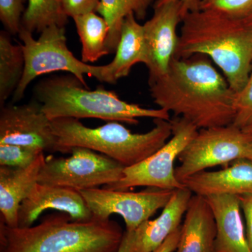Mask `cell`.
<instances>
[{"label": "cell", "mask_w": 252, "mask_h": 252, "mask_svg": "<svg viewBox=\"0 0 252 252\" xmlns=\"http://www.w3.org/2000/svg\"><path fill=\"white\" fill-rule=\"evenodd\" d=\"M149 86L154 103L198 129L234 122L236 93L207 56L174 57L167 72Z\"/></svg>", "instance_id": "cell-1"}, {"label": "cell", "mask_w": 252, "mask_h": 252, "mask_svg": "<svg viewBox=\"0 0 252 252\" xmlns=\"http://www.w3.org/2000/svg\"><path fill=\"white\" fill-rule=\"evenodd\" d=\"M175 57L203 55L220 68L235 91L242 90L252 67V27L248 18L233 19L215 11H187Z\"/></svg>", "instance_id": "cell-2"}, {"label": "cell", "mask_w": 252, "mask_h": 252, "mask_svg": "<svg viewBox=\"0 0 252 252\" xmlns=\"http://www.w3.org/2000/svg\"><path fill=\"white\" fill-rule=\"evenodd\" d=\"M124 234L114 220L79 221L63 212L29 228L0 225L1 252H117Z\"/></svg>", "instance_id": "cell-3"}, {"label": "cell", "mask_w": 252, "mask_h": 252, "mask_svg": "<svg viewBox=\"0 0 252 252\" xmlns=\"http://www.w3.org/2000/svg\"><path fill=\"white\" fill-rule=\"evenodd\" d=\"M35 99L50 120L59 118L98 119L109 122L139 124L140 118L170 121L165 109H149L123 100L114 91L99 86L86 88L72 74L53 76L39 81L34 89Z\"/></svg>", "instance_id": "cell-4"}, {"label": "cell", "mask_w": 252, "mask_h": 252, "mask_svg": "<svg viewBox=\"0 0 252 252\" xmlns=\"http://www.w3.org/2000/svg\"><path fill=\"white\" fill-rule=\"evenodd\" d=\"M154 122L153 128L144 133L131 132L118 122L89 127L74 118L54 119L51 126L56 136V152L70 153L75 147H84L104 154L127 167L145 160L171 137V121L155 119Z\"/></svg>", "instance_id": "cell-5"}, {"label": "cell", "mask_w": 252, "mask_h": 252, "mask_svg": "<svg viewBox=\"0 0 252 252\" xmlns=\"http://www.w3.org/2000/svg\"><path fill=\"white\" fill-rule=\"evenodd\" d=\"M21 41L25 56V69L22 79L13 94V101L17 102L24 97L28 86L36 77L56 72H67L77 78L89 88L85 75L105 82L107 67L94 66L79 60L68 49L65 27L54 26L46 28L37 39L32 33L21 28L18 34Z\"/></svg>", "instance_id": "cell-6"}, {"label": "cell", "mask_w": 252, "mask_h": 252, "mask_svg": "<svg viewBox=\"0 0 252 252\" xmlns=\"http://www.w3.org/2000/svg\"><path fill=\"white\" fill-rule=\"evenodd\" d=\"M252 134L232 125L199 129L179 156L175 175L181 183L190 176L215 166H228L245 158Z\"/></svg>", "instance_id": "cell-7"}, {"label": "cell", "mask_w": 252, "mask_h": 252, "mask_svg": "<svg viewBox=\"0 0 252 252\" xmlns=\"http://www.w3.org/2000/svg\"><path fill=\"white\" fill-rule=\"evenodd\" d=\"M171 138L158 151L132 166L125 167L120 180L104 186L109 190H127L137 187L176 190L185 187L175 175V160L199 129L185 118L171 119Z\"/></svg>", "instance_id": "cell-8"}, {"label": "cell", "mask_w": 252, "mask_h": 252, "mask_svg": "<svg viewBox=\"0 0 252 252\" xmlns=\"http://www.w3.org/2000/svg\"><path fill=\"white\" fill-rule=\"evenodd\" d=\"M67 158L46 159L38 183L80 190L115 183L122 178L126 167L104 154L75 147Z\"/></svg>", "instance_id": "cell-9"}, {"label": "cell", "mask_w": 252, "mask_h": 252, "mask_svg": "<svg viewBox=\"0 0 252 252\" xmlns=\"http://www.w3.org/2000/svg\"><path fill=\"white\" fill-rule=\"evenodd\" d=\"M175 190L147 187L140 192L91 189L80 190L93 219L110 220L112 215L122 216L127 231H135L143 222L163 209Z\"/></svg>", "instance_id": "cell-10"}, {"label": "cell", "mask_w": 252, "mask_h": 252, "mask_svg": "<svg viewBox=\"0 0 252 252\" xmlns=\"http://www.w3.org/2000/svg\"><path fill=\"white\" fill-rule=\"evenodd\" d=\"M154 9L153 16L143 25L149 84L167 72L178 46L177 26L188 11L182 0L154 3Z\"/></svg>", "instance_id": "cell-11"}, {"label": "cell", "mask_w": 252, "mask_h": 252, "mask_svg": "<svg viewBox=\"0 0 252 252\" xmlns=\"http://www.w3.org/2000/svg\"><path fill=\"white\" fill-rule=\"evenodd\" d=\"M0 144H16L44 152H56V139L51 120L36 99L21 105L1 107Z\"/></svg>", "instance_id": "cell-12"}, {"label": "cell", "mask_w": 252, "mask_h": 252, "mask_svg": "<svg viewBox=\"0 0 252 252\" xmlns=\"http://www.w3.org/2000/svg\"><path fill=\"white\" fill-rule=\"evenodd\" d=\"M47 210L67 214L74 220H93L92 212L80 191L67 187L37 183L21 203L18 228H29Z\"/></svg>", "instance_id": "cell-13"}, {"label": "cell", "mask_w": 252, "mask_h": 252, "mask_svg": "<svg viewBox=\"0 0 252 252\" xmlns=\"http://www.w3.org/2000/svg\"><path fill=\"white\" fill-rule=\"evenodd\" d=\"M182 185L195 195L207 197L212 195H252V162L240 158L222 170L203 171L190 176Z\"/></svg>", "instance_id": "cell-14"}, {"label": "cell", "mask_w": 252, "mask_h": 252, "mask_svg": "<svg viewBox=\"0 0 252 252\" xmlns=\"http://www.w3.org/2000/svg\"><path fill=\"white\" fill-rule=\"evenodd\" d=\"M45 160L42 154L26 167L0 166V212L6 226L18 228L20 205L38 183Z\"/></svg>", "instance_id": "cell-15"}, {"label": "cell", "mask_w": 252, "mask_h": 252, "mask_svg": "<svg viewBox=\"0 0 252 252\" xmlns=\"http://www.w3.org/2000/svg\"><path fill=\"white\" fill-rule=\"evenodd\" d=\"M216 223L215 252H252L249 247L238 195H212L205 197Z\"/></svg>", "instance_id": "cell-16"}, {"label": "cell", "mask_w": 252, "mask_h": 252, "mask_svg": "<svg viewBox=\"0 0 252 252\" xmlns=\"http://www.w3.org/2000/svg\"><path fill=\"white\" fill-rule=\"evenodd\" d=\"M193 194L185 187L174 190L160 216L146 220L135 230V252L154 251L180 227Z\"/></svg>", "instance_id": "cell-17"}, {"label": "cell", "mask_w": 252, "mask_h": 252, "mask_svg": "<svg viewBox=\"0 0 252 252\" xmlns=\"http://www.w3.org/2000/svg\"><path fill=\"white\" fill-rule=\"evenodd\" d=\"M217 228L206 198L193 195L186 212L175 252H215Z\"/></svg>", "instance_id": "cell-18"}, {"label": "cell", "mask_w": 252, "mask_h": 252, "mask_svg": "<svg viewBox=\"0 0 252 252\" xmlns=\"http://www.w3.org/2000/svg\"><path fill=\"white\" fill-rule=\"evenodd\" d=\"M112 62L107 65L106 83L115 84L119 79L127 77L131 69L138 63L146 64L147 47L143 25L137 21L134 14H129L123 23L120 41Z\"/></svg>", "instance_id": "cell-19"}, {"label": "cell", "mask_w": 252, "mask_h": 252, "mask_svg": "<svg viewBox=\"0 0 252 252\" xmlns=\"http://www.w3.org/2000/svg\"><path fill=\"white\" fill-rule=\"evenodd\" d=\"M81 43V61L94 63L110 54L107 47L109 28L102 16L95 12L73 18Z\"/></svg>", "instance_id": "cell-20"}, {"label": "cell", "mask_w": 252, "mask_h": 252, "mask_svg": "<svg viewBox=\"0 0 252 252\" xmlns=\"http://www.w3.org/2000/svg\"><path fill=\"white\" fill-rule=\"evenodd\" d=\"M24 53L21 44H15L6 31L0 32V104L4 105L14 94L25 69Z\"/></svg>", "instance_id": "cell-21"}, {"label": "cell", "mask_w": 252, "mask_h": 252, "mask_svg": "<svg viewBox=\"0 0 252 252\" xmlns=\"http://www.w3.org/2000/svg\"><path fill=\"white\" fill-rule=\"evenodd\" d=\"M154 0H100L97 12L106 20L109 28L107 47L113 54L120 41L124 19L134 14L137 20H143Z\"/></svg>", "instance_id": "cell-22"}, {"label": "cell", "mask_w": 252, "mask_h": 252, "mask_svg": "<svg viewBox=\"0 0 252 252\" xmlns=\"http://www.w3.org/2000/svg\"><path fill=\"white\" fill-rule=\"evenodd\" d=\"M68 17L63 11L61 0H28L23 14L21 28L32 33L41 32L49 26L65 27Z\"/></svg>", "instance_id": "cell-23"}, {"label": "cell", "mask_w": 252, "mask_h": 252, "mask_svg": "<svg viewBox=\"0 0 252 252\" xmlns=\"http://www.w3.org/2000/svg\"><path fill=\"white\" fill-rule=\"evenodd\" d=\"M43 151L16 144H0V166L26 167L33 163Z\"/></svg>", "instance_id": "cell-24"}, {"label": "cell", "mask_w": 252, "mask_h": 252, "mask_svg": "<svg viewBox=\"0 0 252 252\" xmlns=\"http://www.w3.org/2000/svg\"><path fill=\"white\" fill-rule=\"evenodd\" d=\"M199 9L233 19H246L252 15V0H200Z\"/></svg>", "instance_id": "cell-25"}, {"label": "cell", "mask_w": 252, "mask_h": 252, "mask_svg": "<svg viewBox=\"0 0 252 252\" xmlns=\"http://www.w3.org/2000/svg\"><path fill=\"white\" fill-rule=\"evenodd\" d=\"M26 0H0V20L8 33L18 34L24 14Z\"/></svg>", "instance_id": "cell-26"}, {"label": "cell", "mask_w": 252, "mask_h": 252, "mask_svg": "<svg viewBox=\"0 0 252 252\" xmlns=\"http://www.w3.org/2000/svg\"><path fill=\"white\" fill-rule=\"evenodd\" d=\"M252 122V67L248 80L235 97V117L233 125L243 129Z\"/></svg>", "instance_id": "cell-27"}, {"label": "cell", "mask_w": 252, "mask_h": 252, "mask_svg": "<svg viewBox=\"0 0 252 252\" xmlns=\"http://www.w3.org/2000/svg\"><path fill=\"white\" fill-rule=\"evenodd\" d=\"M100 0H61L63 11L68 18L97 12Z\"/></svg>", "instance_id": "cell-28"}, {"label": "cell", "mask_w": 252, "mask_h": 252, "mask_svg": "<svg viewBox=\"0 0 252 252\" xmlns=\"http://www.w3.org/2000/svg\"><path fill=\"white\" fill-rule=\"evenodd\" d=\"M240 205L246 220V235L249 247L252 252V195H240Z\"/></svg>", "instance_id": "cell-29"}, {"label": "cell", "mask_w": 252, "mask_h": 252, "mask_svg": "<svg viewBox=\"0 0 252 252\" xmlns=\"http://www.w3.org/2000/svg\"><path fill=\"white\" fill-rule=\"evenodd\" d=\"M182 225L174 231L157 250L152 252H174L178 245Z\"/></svg>", "instance_id": "cell-30"}, {"label": "cell", "mask_w": 252, "mask_h": 252, "mask_svg": "<svg viewBox=\"0 0 252 252\" xmlns=\"http://www.w3.org/2000/svg\"><path fill=\"white\" fill-rule=\"evenodd\" d=\"M135 232L124 231L122 244L117 252H135Z\"/></svg>", "instance_id": "cell-31"}, {"label": "cell", "mask_w": 252, "mask_h": 252, "mask_svg": "<svg viewBox=\"0 0 252 252\" xmlns=\"http://www.w3.org/2000/svg\"><path fill=\"white\" fill-rule=\"evenodd\" d=\"M175 1V0H156L155 2L157 4H161V3L166 2V1ZM185 3L187 10H194L199 9V4L200 0H182Z\"/></svg>", "instance_id": "cell-32"}, {"label": "cell", "mask_w": 252, "mask_h": 252, "mask_svg": "<svg viewBox=\"0 0 252 252\" xmlns=\"http://www.w3.org/2000/svg\"><path fill=\"white\" fill-rule=\"evenodd\" d=\"M245 158L248 159L249 160L252 162V144H250L245 154Z\"/></svg>", "instance_id": "cell-33"}, {"label": "cell", "mask_w": 252, "mask_h": 252, "mask_svg": "<svg viewBox=\"0 0 252 252\" xmlns=\"http://www.w3.org/2000/svg\"><path fill=\"white\" fill-rule=\"evenodd\" d=\"M243 130L245 131V132H248V133L252 134V122L250 125L244 127Z\"/></svg>", "instance_id": "cell-34"}, {"label": "cell", "mask_w": 252, "mask_h": 252, "mask_svg": "<svg viewBox=\"0 0 252 252\" xmlns=\"http://www.w3.org/2000/svg\"><path fill=\"white\" fill-rule=\"evenodd\" d=\"M248 19H249V21H250V24L252 25V15L251 16H250V17L248 18Z\"/></svg>", "instance_id": "cell-35"}]
</instances>
